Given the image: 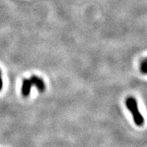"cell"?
<instances>
[{"mask_svg":"<svg viewBox=\"0 0 147 147\" xmlns=\"http://www.w3.org/2000/svg\"><path fill=\"white\" fill-rule=\"evenodd\" d=\"M32 83L29 79H23V85H22V95L24 97H28L30 94L32 89Z\"/></svg>","mask_w":147,"mask_h":147,"instance_id":"3","label":"cell"},{"mask_svg":"<svg viewBox=\"0 0 147 147\" xmlns=\"http://www.w3.org/2000/svg\"><path fill=\"white\" fill-rule=\"evenodd\" d=\"M2 72H1V70H0V91L2 90V87H3V81H2Z\"/></svg>","mask_w":147,"mask_h":147,"instance_id":"5","label":"cell"},{"mask_svg":"<svg viewBox=\"0 0 147 147\" xmlns=\"http://www.w3.org/2000/svg\"><path fill=\"white\" fill-rule=\"evenodd\" d=\"M126 107L133 116L134 122L138 126H142L144 123V119L140 113L137 100L133 97H128L125 101Z\"/></svg>","mask_w":147,"mask_h":147,"instance_id":"1","label":"cell"},{"mask_svg":"<svg viewBox=\"0 0 147 147\" xmlns=\"http://www.w3.org/2000/svg\"><path fill=\"white\" fill-rule=\"evenodd\" d=\"M140 71L143 74H146L147 72V61L146 59H143L140 65Z\"/></svg>","mask_w":147,"mask_h":147,"instance_id":"4","label":"cell"},{"mask_svg":"<svg viewBox=\"0 0 147 147\" xmlns=\"http://www.w3.org/2000/svg\"><path fill=\"white\" fill-rule=\"evenodd\" d=\"M29 80L31 81L32 85L35 86L36 89L38 90V92H44L45 91L46 85H45L44 80L41 78H38V77H37L35 75H33L29 78Z\"/></svg>","mask_w":147,"mask_h":147,"instance_id":"2","label":"cell"}]
</instances>
